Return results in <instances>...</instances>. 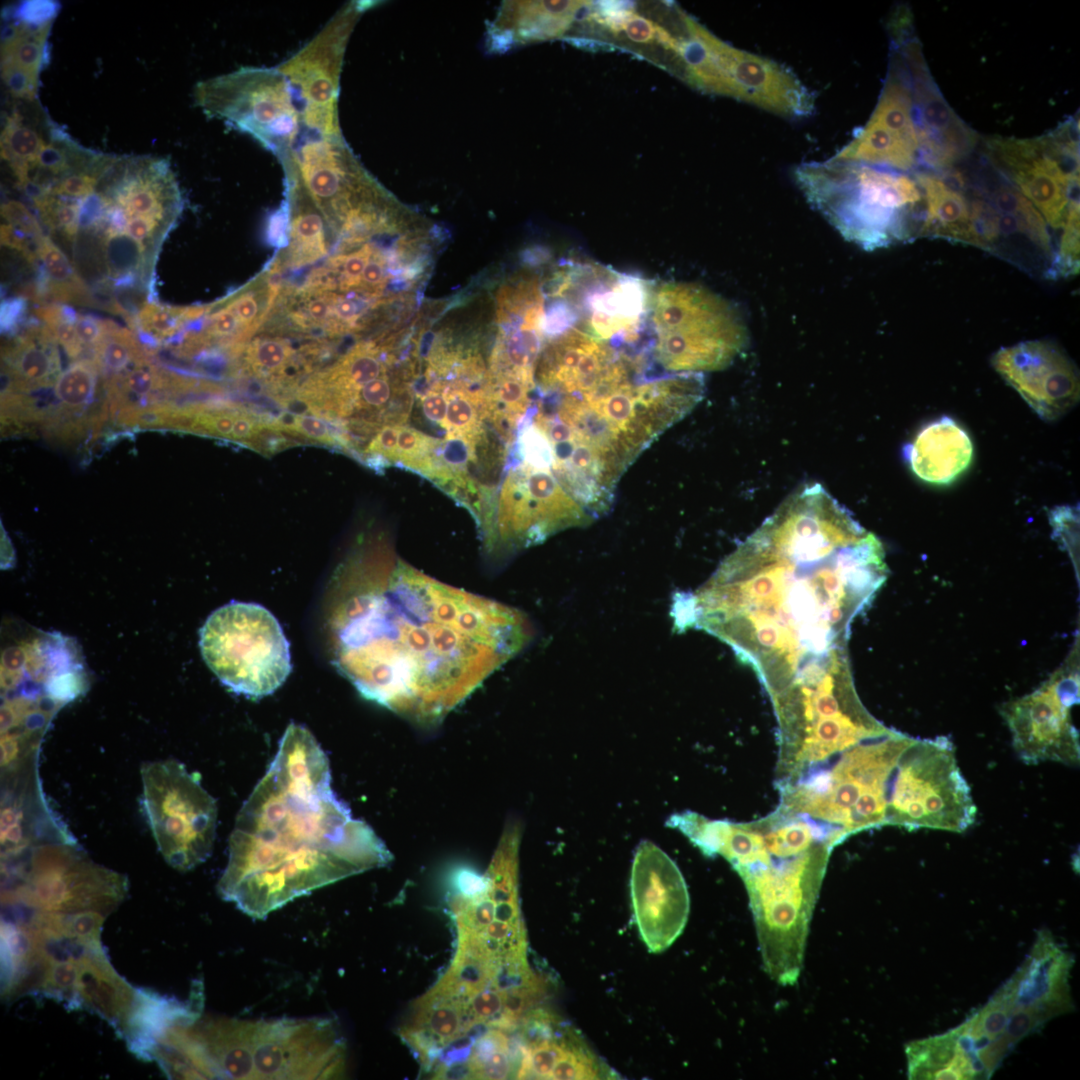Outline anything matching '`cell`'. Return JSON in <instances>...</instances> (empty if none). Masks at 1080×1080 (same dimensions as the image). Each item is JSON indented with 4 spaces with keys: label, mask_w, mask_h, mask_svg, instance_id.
<instances>
[{
    "label": "cell",
    "mask_w": 1080,
    "mask_h": 1080,
    "mask_svg": "<svg viewBox=\"0 0 1080 1080\" xmlns=\"http://www.w3.org/2000/svg\"><path fill=\"white\" fill-rule=\"evenodd\" d=\"M976 818L971 788L947 737L912 738L891 773L885 825L963 833Z\"/></svg>",
    "instance_id": "obj_14"
},
{
    "label": "cell",
    "mask_w": 1080,
    "mask_h": 1080,
    "mask_svg": "<svg viewBox=\"0 0 1080 1080\" xmlns=\"http://www.w3.org/2000/svg\"><path fill=\"white\" fill-rule=\"evenodd\" d=\"M366 8L365 2L344 5L309 42L276 66L289 81L302 125L312 135L343 136L337 105L343 57L351 32Z\"/></svg>",
    "instance_id": "obj_21"
},
{
    "label": "cell",
    "mask_w": 1080,
    "mask_h": 1080,
    "mask_svg": "<svg viewBox=\"0 0 1080 1080\" xmlns=\"http://www.w3.org/2000/svg\"><path fill=\"white\" fill-rule=\"evenodd\" d=\"M34 312L72 361L83 358L85 350L77 336L75 311L65 305L53 303L39 306Z\"/></svg>",
    "instance_id": "obj_40"
},
{
    "label": "cell",
    "mask_w": 1080,
    "mask_h": 1080,
    "mask_svg": "<svg viewBox=\"0 0 1080 1080\" xmlns=\"http://www.w3.org/2000/svg\"><path fill=\"white\" fill-rule=\"evenodd\" d=\"M795 178L809 203L865 250L919 235L923 204L914 175L830 158L801 164Z\"/></svg>",
    "instance_id": "obj_9"
},
{
    "label": "cell",
    "mask_w": 1080,
    "mask_h": 1080,
    "mask_svg": "<svg viewBox=\"0 0 1080 1080\" xmlns=\"http://www.w3.org/2000/svg\"><path fill=\"white\" fill-rule=\"evenodd\" d=\"M922 193V223L919 235L945 238L968 244L970 201L965 192L964 174L955 168L919 171L914 174Z\"/></svg>",
    "instance_id": "obj_32"
},
{
    "label": "cell",
    "mask_w": 1080,
    "mask_h": 1080,
    "mask_svg": "<svg viewBox=\"0 0 1080 1080\" xmlns=\"http://www.w3.org/2000/svg\"><path fill=\"white\" fill-rule=\"evenodd\" d=\"M60 4L27 0L1 13V79L12 100L37 99L40 74L49 61L48 38Z\"/></svg>",
    "instance_id": "obj_27"
},
{
    "label": "cell",
    "mask_w": 1080,
    "mask_h": 1080,
    "mask_svg": "<svg viewBox=\"0 0 1080 1080\" xmlns=\"http://www.w3.org/2000/svg\"><path fill=\"white\" fill-rule=\"evenodd\" d=\"M77 201L81 277L111 293L149 292L160 247L183 209L168 160L108 153L96 187Z\"/></svg>",
    "instance_id": "obj_6"
},
{
    "label": "cell",
    "mask_w": 1080,
    "mask_h": 1080,
    "mask_svg": "<svg viewBox=\"0 0 1080 1080\" xmlns=\"http://www.w3.org/2000/svg\"><path fill=\"white\" fill-rule=\"evenodd\" d=\"M831 158L906 173L919 164L920 142L914 117L910 75L906 62L896 47L871 117Z\"/></svg>",
    "instance_id": "obj_23"
},
{
    "label": "cell",
    "mask_w": 1080,
    "mask_h": 1080,
    "mask_svg": "<svg viewBox=\"0 0 1080 1080\" xmlns=\"http://www.w3.org/2000/svg\"><path fill=\"white\" fill-rule=\"evenodd\" d=\"M194 100L206 116L250 135L278 160L296 147L301 113L276 67H242L206 79L195 86Z\"/></svg>",
    "instance_id": "obj_16"
},
{
    "label": "cell",
    "mask_w": 1080,
    "mask_h": 1080,
    "mask_svg": "<svg viewBox=\"0 0 1080 1080\" xmlns=\"http://www.w3.org/2000/svg\"><path fill=\"white\" fill-rule=\"evenodd\" d=\"M228 851L218 892L256 919L392 858L334 793L329 760L313 734L293 722L239 810Z\"/></svg>",
    "instance_id": "obj_3"
},
{
    "label": "cell",
    "mask_w": 1080,
    "mask_h": 1080,
    "mask_svg": "<svg viewBox=\"0 0 1080 1080\" xmlns=\"http://www.w3.org/2000/svg\"><path fill=\"white\" fill-rule=\"evenodd\" d=\"M336 617L335 663L367 699L441 722L525 644L521 614L441 583L389 552L356 558Z\"/></svg>",
    "instance_id": "obj_2"
},
{
    "label": "cell",
    "mask_w": 1080,
    "mask_h": 1080,
    "mask_svg": "<svg viewBox=\"0 0 1080 1080\" xmlns=\"http://www.w3.org/2000/svg\"><path fill=\"white\" fill-rule=\"evenodd\" d=\"M1079 215V196H1077L1070 202L1067 217L1062 228L1058 250L1053 255V260L1046 276L1052 278L1070 277L1078 273L1080 264Z\"/></svg>",
    "instance_id": "obj_39"
},
{
    "label": "cell",
    "mask_w": 1080,
    "mask_h": 1080,
    "mask_svg": "<svg viewBox=\"0 0 1080 1080\" xmlns=\"http://www.w3.org/2000/svg\"><path fill=\"white\" fill-rule=\"evenodd\" d=\"M269 426L284 432H293L303 438L314 440L324 444H340L344 446L341 436L335 433L318 415H282Z\"/></svg>",
    "instance_id": "obj_41"
},
{
    "label": "cell",
    "mask_w": 1080,
    "mask_h": 1080,
    "mask_svg": "<svg viewBox=\"0 0 1080 1080\" xmlns=\"http://www.w3.org/2000/svg\"><path fill=\"white\" fill-rule=\"evenodd\" d=\"M37 266L40 267L36 289L32 295L48 297L54 302L91 303V289L75 265L45 234L36 240Z\"/></svg>",
    "instance_id": "obj_34"
},
{
    "label": "cell",
    "mask_w": 1080,
    "mask_h": 1080,
    "mask_svg": "<svg viewBox=\"0 0 1080 1080\" xmlns=\"http://www.w3.org/2000/svg\"><path fill=\"white\" fill-rule=\"evenodd\" d=\"M973 446L967 432L944 416L924 426L906 447L911 470L931 484H948L971 463Z\"/></svg>",
    "instance_id": "obj_31"
},
{
    "label": "cell",
    "mask_w": 1080,
    "mask_h": 1080,
    "mask_svg": "<svg viewBox=\"0 0 1080 1080\" xmlns=\"http://www.w3.org/2000/svg\"><path fill=\"white\" fill-rule=\"evenodd\" d=\"M991 363L1043 420L1058 419L1079 400L1078 370L1052 342L1030 340L1000 348Z\"/></svg>",
    "instance_id": "obj_26"
},
{
    "label": "cell",
    "mask_w": 1080,
    "mask_h": 1080,
    "mask_svg": "<svg viewBox=\"0 0 1080 1080\" xmlns=\"http://www.w3.org/2000/svg\"><path fill=\"white\" fill-rule=\"evenodd\" d=\"M892 35L910 75L920 142L919 164L937 172L952 169L971 154L978 137L944 99L927 69L920 43L908 37L909 27L892 30Z\"/></svg>",
    "instance_id": "obj_25"
},
{
    "label": "cell",
    "mask_w": 1080,
    "mask_h": 1080,
    "mask_svg": "<svg viewBox=\"0 0 1080 1080\" xmlns=\"http://www.w3.org/2000/svg\"><path fill=\"white\" fill-rule=\"evenodd\" d=\"M554 296L570 326L631 353L645 352L653 284L597 263H574L557 276Z\"/></svg>",
    "instance_id": "obj_18"
},
{
    "label": "cell",
    "mask_w": 1080,
    "mask_h": 1080,
    "mask_svg": "<svg viewBox=\"0 0 1080 1080\" xmlns=\"http://www.w3.org/2000/svg\"><path fill=\"white\" fill-rule=\"evenodd\" d=\"M686 412L673 382L637 374L577 394L538 393L525 421L545 440L551 472L594 518L628 467Z\"/></svg>",
    "instance_id": "obj_4"
},
{
    "label": "cell",
    "mask_w": 1080,
    "mask_h": 1080,
    "mask_svg": "<svg viewBox=\"0 0 1080 1080\" xmlns=\"http://www.w3.org/2000/svg\"><path fill=\"white\" fill-rule=\"evenodd\" d=\"M109 322L110 320H104L90 315L76 314L75 327L78 339L85 352L89 351L91 358L94 349L106 334Z\"/></svg>",
    "instance_id": "obj_42"
},
{
    "label": "cell",
    "mask_w": 1080,
    "mask_h": 1080,
    "mask_svg": "<svg viewBox=\"0 0 1080 1080\" xmlns=\"http://www.w3.org/2000/svg\"><path fill=\"white\" fill-rule=\"evenodd\" d=\"M176 1047L190 1079H332L346 1047L332 1019H199L182 1025Z\"/></svg>",
    "instance_id": "obj_8"
},
{
    "label": "cell",
    "mask_w": 1080,
    "mask_h": 1080,
    "mask_svg": "<svg viewBox=\"0 0 1080 1080\" xmlns=\"http://www.w3.org/2000/svg\"><path fill=\"white\" fill-rule=\"evenodd\" d=\"M516 1079L580 1080L601 1078V1065L576 1031L541 1007L518 1027Z\"/></svg>",
    "instance_id": "obj_28"
},
{
    "label": "cell",
    "mask_w": 1080,
    "mask_h": 1080,
    "mask_svg": "<svg viewBox=\"0 0 1080 1080\" xmlns=\"http://www.w3.org/2000/svg\"><path fill=\"white\" fill-rule=\"evenodd\" d=\"M1078 122L1033 139L994 137L985 156L1037 209L1047 225L1062 229L1070 202L1079 196Z\"/></svg>",
    "instance_id": "obj_20"
},
{
    "label": "cell",
    "mask_w": 1080,
    "mask_h": 1080,
    "mask_svg": "<svg viewBox=\"0 0 1080 1080\" xmlns=\"http://www.w3.org/2000/svg\"><path fill=\"white\" fill-rule=\"evenodd\" d=\"M513 1031L489 1028L473 1042L462 1067L460 1078L508 1079L516 1076L519 1063V1043L511 1037Z\"/></svg>",
    "instance_id": "obj_35"
},
{
    "label": "cell",
    "mask_w": 1080,
    "mask_h": 1080,
    "mask_svg": "<svg viewBox=\"0 0 1080 1080\" xmlns=\"http://www.w3.org/2000/svg\"><path fill=\"white\" fill-rule=\"evenodd\" d=\"M92 359L106 379L149 360V354L130 330L110 321L106 334L93 351Z\"/></svg>",
    "instance_id": "obj_37"
},
{
    "label": "cell",
    "mask_w": 1080,
    "mask_h": 1080,
    "mask_svg": "<svg viewBox=\"0 0 1080 1080\" xmlns=\"http://www.w3.org/2000/svg\"><path fill=\"white\" fill-rule=\"evenodd\" d=\"M693 844L706 856H723L741 876L749 896L762 960L782 985L802 968L811 915L835 847L812 821L779 807L746 823L700 816Z\"/></svg>",
    "instance_id": "obj_5"
},
{
    "label": "cell",
    "mask_w": 1080,
    "mask_h": 1080,
    "mask_svg": "<svg viewBox=\"0 0 1080 1080\" xmlns=\"http://www.w3.org/2000/svg\"><path fill=\"white\" fill-rule=\"evenodd\" d=\"M746 341L742 318L720 295L685 282L653 286L646 347L660 371L703 374L724 369Z\"/></svg>",
    "instance_id": "obj_11"
},
{
    "label": "cell",
    "mask_w": 1080,
    "mask_h": 1080,
    "mask_svg": "<svg viewBox=\"0 0 1080 1080\" xmlns=\"http://www.w3.org/2000/svg\"><path fill=\"white\" fill-rule=\"evenodd\" d=\"M1073 959L1047 931L1008 981L959 1026L925 1041L935 1079H987L1014 1047L1071 1010Z\"/></svg>",
    "instance_id": "obj_7"
},
{
    "label": "cell",
    "mask_w": 1080,
    "mask_h": 1080,
    "mask_svg": "<svg viewBox=\"0 0 1080 1080\" xmlns=\"http://www.w3.org/2000/svg\"><path fill=\"white\" fill-rule=\"evenodd\" d=\"M1079 700L1076 663L1065 665L1032 693L1002 706L1012 746L1026 764L1052 761L1078 765L1079 735L1070 709Z\"/></svg>",
    "instance_id": "obj_22"
},
{
    "label": "cell",
    "mask_w": 1080,
    "mask_h": 1080,
    "mask_svg": "<svg viewBox=\"0 0 1080 1080\" xmlns=\"http://www.w3.org/2000/svg\"><path fill=\"white\" fill-rule=\"evenodd\" d=\"M100 370L92 358L72 361L57 377L53 395L62 413H78L89 406L98 389Z\"/></svg>",
    "instance_id": "obj_36"
},
{
    "label": "cell",
    "mask_w": 1080,
    "mask_h": 1080,
    "mask_svg": "<svg viewBox=\"0 0 1080 1080\" xmlns=\"http://www.w3.org/2000/svg\"><path fill=\"white\" fill-rule=\"evenodd\" d=\"M57 342L41 322L29 324L2 348V394L54 385L61 373Z\"/></svg>",
    "instance_id": "obj_30"
},
{
    "label": "cell",
    "mask_w": 1080,
    "mask_h": 1080,
    "mask_svg": "<svg viewBox=\"0 0 1080 1080\" xmlns=\"http://www.w3.org/2000/svg\"><path fill=\"white\" fill-rule=\"evenodd\" d=\"M590 27L594 26L606 36L614 38L632 51L651 52L662 50L668 60V69L675 71L680 49L678 18L674 32L656 20L637 12L631 4L615 1L593 2L585 14Z\"/></svg>",
    "instance_id": "obj_33"
},
{
    "label": "cell",
    "mask_w": 1080,
    "mask_h": 1080,
    "mask_svg": "<svg viewBox=\"0 0 1080 1080\" xmlns=\"http://www.w3.org/2000/svg\"><path fill=\"white\" fill-rule=\"evenodd\" d=\"M634 921L648 950L660 953L681 935L690 900L675 862L651 841L640 843L630 877Z\"/></svg>",
    "instance_id": "obj_24"
},
{
    "label": "cell",
    "mask_w": 1080,
    "mask_h": 1080,
    "mask_svg": "<svg viewBox=\"0 0 1080 1080\" xmlns=\"http://www.w3.org/2000/svg\"><path fill=\"white\" fill-rule=\"evenodd\" d=\"M880 540L821 484L790 495L721 564L689 615L752 668L772 702L853 684L854 618L885 581Z\"/></svg>",
    "instance_id": "obj_1"
},
{
    "label": "cell",
    "mask_w": 1080,
    "mask_h": 1080,
    "mask_svg": "<svg viewBox=\"0 0 1080 1080\" xmlns=\"http://www.w3.org/2000/svg\"><path fill=\"white\" fill-rule=\"evenodd\" d=\"M593 1L504 2L493 23L496 46L531 43L566 36Z\"/></svg>",
    "instance_id": "obj_29"
},
{
    "label": "cell",
    "mask_w": 1080,
    "mask_h": 1080,
    "mask_svg": "<svg viewBox=\"0 0 1080 1080\" xmlns=\"http://www.w3.org/2000/svg\"><path fill=\"white\" fill-rule=\"evenodd\" d=\"M2 906L108 916L127 893L126 878L91 861L74 839L44 842L2 861Z\"/></svg>",
    "instance_id": "obj_13"
},
{
    "label": "cell",
    "mask_w": 1080,
    "mask_h": 1080,
    "mask_svg": "<svg viewBox=\"0 0 1080 1080\" xmlns=\"http://www.w3.org/2000/svg\"><path fill=\"white\" fill-rule=\"evenodd\" d=\"M675 75L701 92L786 119L808 117L815 109L813 94L790 68L724 42L684 11Z\"/></svg>",
    "instance_id": "obj_12"
},
{
    "label": "cell",
    "mask_w": 1080,
    "mask_h": 1080,
    "mask_svg": "<svg viewBox=\"0 0 1080 1080\" xmlns=\"http://www.w3.org/2000/svg\"><path fill=\"white\" fill-rule=\"evenodd\" d=\"M514 462L480 531L487 552L528 547L592 519L549 469Z\"/></svg>",
    "instance_id": "obj_19"
},
{
    "label": "cell",
    "mask_w": 1080,
    "mask_h": 1080,
    "mask_svg": "<svg viewBox=\"0 0 1080 1080\" xmlns=\"http://www.w3.org/2000/svg\"><path fill=\"white\" fill-rule=\"evenodd\" d=\"M911 739L890 729L855 745L823 772L780 791L778 807L818 824L837 845L853 834L886 826L889 779Z\"/></svg>",
    "instance_id": "obj_10"
},
{
    "label": "cell",
    "mask_w": 1080,
    "mask_h": 1080,
    "mask_svg": "<svg viewBox=\"0 0 1080 1080\" xmlns=\"http://www.w3.org/2000/svg\"><path fill=\"white\" fill-rule=\"evenodd\" d=\"M189 307H171L147 300L131 317L133 328L153 345L174 338L188 320Z\"/></svg>",
    "instance_id": "obj_38"
},
{
    "label": "cell",
    "mask_w": 1080,
    "mask_h": 1080,
    "mask_svg": "<svg viewBox=\"0 0 1080 1080\" xmlns=\"http://www.w3.org/2000/svg\"><path fill=\"white\" fill-rule=\"evenodd\" d=\"M199 646L221 683L247 697L272 694L292 670L278 620L256 603L232 601L216 609L200 629Z\"/></svg>",
    "instance_id": "obj_15"
},
{
    "label": "cell",
    "mask_w": 1080,
    "mask_h": 1080,
    "mask_svg": "<svg viewBox=\"0 0 1080 1080\" xmlns=\"http://www.w3.org/2000/svg\"><path fill=\"white\" fill-rule=\"evenodd\" d=\"M141 779L143 810L165 861L179 871L203 863L216 835L214 798L174 759L144 763Z\"/></svg>",
    "instance_id": "obj_17"
}]
</instances>
